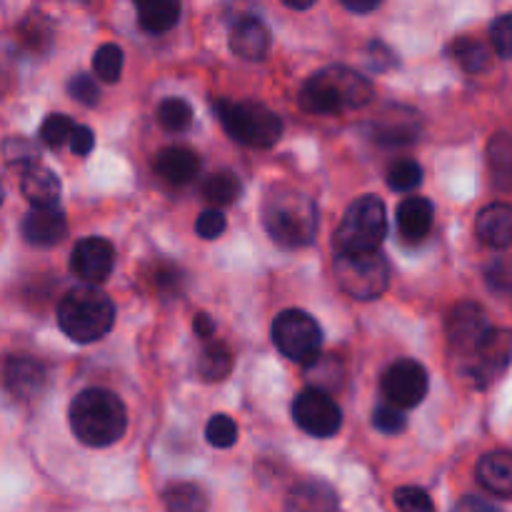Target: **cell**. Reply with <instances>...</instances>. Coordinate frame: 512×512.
<instances>
[{"instance_id": "5b68a950", "label": "cell", "mask_w": 512, "mask_h": 512, "mask_svg": "<svg viewBox=\"0 0 512 512\" xmlns=\"http://www.w3.org/2000/svg\"><path fill=\"white\" fill-rule=\"evenodd\" d=\"M213 108L225 133L238 143L250 145V148H273L283 135L280 115L263 103L218 98Z\"/></svg>"}, {"instance_id": "ba28073f", "label": "cell", "mask_w": 512, "mask_h": 512, "mask_svg": "<svg viewBox=\"0 0 512 512\" xmlns=\"http://www.w3.org/2000/svg\"><path fill=\"white\" fill-rule=\"evenodd\" d=\"M273 343L280 353L288 360L298 365H313L320 358V348H323V330H320L318 320L310 313L298 308L283 310L278 318L273 320Z\"/></svg>"}, {"instance_id": "8fae6325", "label": "cell", "mask_w": 512, "mask_h": 512, "mask_svg": "<svg viewBox=\"0 0 512 512\" xmlns=\"http://www.w3.org/2000/svg\"><path fill=\"white\" fill-rule=\"evenodd\" d=\"M430 388L428 370L418 360H395L380 378V393L400 410L418 408Z\"/></svg>"}, {"instance_id": "277c9868", "label": "cell", "mask_w": 512, "mask_h": 512, "mask_svg": "<svg viewBox=\"0 0 512 512\" xmlns=\"http://www.w3.org/2000/svg\"><path fill=\"white\" fill-rule=\"evenodd\" d=\"M58 325L73 343L103 340L115 325V305L98 285L68 290L58 303Z\"/></svg>"}, {"instance_id": "9a60e30c", "label": "cell", "mask_w": 512, "mask_h": 512, "mask_svg": "<svg viewBox=\"0 0 512 512\" xmlns=\"http://www.w3.org/2000/svg\"><path fill=\"white\" fill-rule=\"evenodd\" d=\"M20 230H23L25 243L35 245V248H53L68 235V220H65L63 210H58V205L33 208L23 218Z\"/></svg>"}, {"instance_id": "d4e9b609", "label": "cell", "mask_w": 512, "mask_h": 512, "mask_svg": "<svg viewBox=\"0 0 512 512\" xmlns=\"http://www.w3.org/2000/svg\"><path fill=\"white\" fill-rule=\"evenodd\" d=\"M488 170L498 190H512V135L498 133L488 143Z\"/></svg>"}, {"instance_id": "c3c4849f", "label": "cell", "mask_w": 512, "mask_h": 512, "mask_svg": "<svg viewBox=\"0 0 512 512\" xmlns=\"http://www.w3.org/2000/svg\"><path fill=\"white\" fill-rule=\"evenodd\" d=\"M340 3L345 5V8L350 10V13H358V15H365V13H373L375 8H378L383 0H340Z\"/></svg>"}, {"instance_id": "f1b7e54d", "label": "cell", "mask_w": 512, "mask_h": 512, "mask_svg": "<svg viewBox=\"0 0 512 512\" xmlns=\"http://www.w3.org/2000/svg\"><path fill=\"white\" fill-rule=\"evenodd\" d=\"M158 123L168 133H185L193 125V108L183 98H165L158 105Z\"/></svg>"}, {"instance_id": "d6986e66", "label": "cell", "mask_w": 512, "mask_h": 512, "mask_svg": "<svg viewBox=\"0 0 512 512\" xmlns=\"http://www.w3.org/2000/svg\"><path fill=\"white\" fill-rule=\"evenodd\" d=\"M478 483L490 495L512 500V453L510 450H490L478 460Z\"/></svg>"}, {"instance_id": "6da1fadb", "label": "cell", "mask_w": 512, "mask_h": 512, "mask_svg": "<svg viewBox=\"0 0 512 512\" xmlns=\"http://www.w3.org/2000/svg\"><path fill=\"white\" fill-rule=\"evenodd\" d=\"M263 228L268 238L283 250H300L315 243L318 235V205L303 190L290 185H275L265 193Z\"/></svg>"}, {"instance_id": "f546056e", "label": "cell", "mask_w": 512, "mask_h": 512, "mask_svg": "<svg viewBox=\"0 0 512 512\" xmlns=\"http://www.w3.org/2000/svg\"><path fill=\"white\" fill-rule=\"evenodd\" d=\"M203 195L213 208H223L238 200L240 183L233 173H215L203 183Z\"/></svg>"}, {"instance_id": "d590c367", "label": "cell", "mask_w": 512, "mask_h": 512, "mask_svg": "<svg viewBox=\"0 0 512 512\" xmlns=\"http://www.w3.org/2000/svg\"><path fill=\"white\" fill-rule=\"evenodd\" d=\"M73 128H75V123L68 118V115L53 113L43 120V125H40V140H43L48 148L58 150L68 143Z\"/></svg>"}, {"instance_id": "60d3db41", "label": "cell", "mask_w": 512, "mask_h": 512, "mask_svg": "<svg viewBox=\"0 0 512 512\" xmlns=\"http://www.w3.org/2000/svg\"><path fill=\"white\" fill-rule=\"evenodd\" d=\"M68 93H70V98L75 100V103L85 105V108H93V105L98 103V98H100L98 83H95L93 75H88V73L73 75V78H70V83H68Z\"/></svg>"}, {"instance_id": "7a4b0ae2", "label": "cell", "mask_w": 512, "mask_h": 512, "mask_svg": "<svg viewBox=\"0 0 512 512\" xmlns=\"http://www.w3.org/2000/svg\"><path fill=\"white\" fill-rule=\"evenodd\" d=\"M375 90L365 75L345 65H328L310 75L300 88V108L313 115H340L365 108Z\"/></svg>"}, {"instance_id": "2e32d148", "label": "cell", "mask_w": 512, "mask_h": 512, "mask_svg": "<svg viewBox=\"0 0 512 512\" xmlns=\"http://www.w3.org/2000/svg\"><path fill=\"white\" fill-rule=\"evenodd\" d=\"M270 45H273V38H270L268 25L253 15H245L230 28V50L240 60H250V63L265 60V55L270 53Z\"/></svg>"}, {"instance_id": "ab89813d", "label": "cell", "mask_w": 512, "mask_h": 512, "mask_svg": "<svg viewBox=\"0 0 512 512\" xmlns=\"http://www.w3.org/2000/svg\"><path fill=\"white\" fill-rule=\"evenodd\" d=\"M373 425L375 430H380L383 435H400L405 430V425H408V420H405V413L400 408H395V405L385 403V405H378L373 413Z\"/></svg>"}, {"instance_id": "ee69618b", "label": "cell", "mask_w": 512, "mask_h": 512, "mask_svg": "<svg viewBox=\"0 0 512 512\" xmlns=\"http://www.w3.org/2000/svg\"><path fill=\"white\" fill-rule=\"evenodd\" d=\"M68 143H70V150H73L75 155L85 158V155H90V150L95 148L93 130H90L88 125H75L73 133H70Z\"/></svg>"}, {"instance_id": "603a6c76", "label": "cell", "mask_w": 512, "mask_h": 512, "mask_svg": "<svg viewBox=\"0 0 512 512\" xmlns=\"http://www.w3.org/2000/svg\"><path fill=\"white\" fill-rule=\"evenodd\" d=\"M418 113L413 110H390L383 113L378 125H373V138L383 145H410L418 140Z\"/></svg>"}, {"instance_id": "4fadbf2b", "label": "cell", "mask_w": 512, "mask_h": 512, "mask_svg": "<svg viewBox=\"0 0 512 512\" xmlns=\"http://www.w3.org/2000/svg\"><path fill=\"white\" fill-rule=\"evenodd\" d=\"M488 330V315H485V310L480 308L478 303H473V300H465V303L455 305L448 313V320H445L448 343L458 358L468 353V350H473Z\"/></svg>"}, {"instance_id": "7402d4cb", "label": "cell", "mask_w": 512, "mask_h": 512, "mask_svg": "<svg viewBox=\"0 0 512 512\" xmlns=\"http://www.w3.org/2000/svg\"><path fill=\"white\" fill-rule=\"evenodd\" d=\"M338 493L323 480H303L288 493V512H335Z\"/></svg>"}, {"instance_id": "cb8c5ba5", "label": "cell", "mask_w": 512, "mask_h": 512, "mask_svg": "<svg viewBox=\"0 0 512 512\" xmlns=\"http://www.w3.org/2000/svg\"><path fill=\"white\" fill-rule=\"evenodd\" d=\"M180 10H183L180 0H135L140 28L153 35L173 30L180 20Z\"/></svg>"}, {"instance_id": "52a82bcc", "label": "cell", "mask_w": 512, "mask_h": 512, "mask_svg": "<svg viewBox=\"0 0 512 512\" xmlns=\"http://www.w3.org/2000/svg\"><path fill=\"white\" fill-rule=\"evenodd\" d=\"M335 283L353 300H375L388 290L390 265L378 250L370 253H338L333 263Z\"/></svg>"}, {"instance_id": "9c48e42d", "label": "cell", "mask_w": 512, "mask_h": 512, "mask_svg": "<svg viewBox=\"0 0 512 512\" xmlns=\"http://www.w3.org/2000/svg\"><path fill=\"white\" fill-rule=\"evenodd\" d=\"M512 363V330L490 328L480 343L460 355V370L475 388L493 385Z\"/></svg>"}, {"instance_id": "7dc6e473", "label": "cell", "mask_w": 512, "mask_h": 512, "mask_svg": "<svg viewBox=\"0 0 512 512\" xmlns=\"http://www.w3.org/2000/svg\"><path fill=\"white\" fill-rule=\"evenodd\" d=\"M193 330L200 340H213L215 335V323L208 313H198L193 320Z\"/></svg>"}, {"instance_id": "836d02e7", "label": "cell", "mask_w": 512, "mask_h": 512, "mask_svg": "<svg viewBox=\"0 0 512 512\" xmlns=\"http://www.w3.org/2000/svg\"><path fill=\"white\" fill-rule=\"evenodd\" d=\"M423 183V168L415 160H398L388 170V185L395 193H413Z\"/></svg>"}, {"instance_id": "5bb4252c", "label": "cell", "mask_w": 512, "mask_h": 512, "mask_svg": "<svg viewBox=\"0 0 512 512\" xmlns=\"http://www.w3.org/2000/svg\"><path fill=\"white\" fill-rule=\"evenodd\" d=\"M3 383L15 400L30 403L48 385V368L40 360L28 358V355H13V358L5 360Z\"/></svg>"}, {"instance_id": "e575fe53", "label": "cell", "mask_w": 512, "mask_h": 512, "mask_svg": "<svg viewBox=\"0 0 512 512\" xmlns=\"http://www.w3.org/2000/svg\"><path fill=\"white\" fill-rule=\"evenodd\" d=\"M205 440H208L213 448L228 450L238 443V425L230 415H213L208 420V428H205Z\"/></svg>"}, {"instance_id": "4dcf8cb0", "label": "cell", "mask_w": 512, "mask_h": 512, "mask_svg": "<svg viewBox=\"0 0 512 512\" xmlns=\"http://www.w3.org/2000/svg\"><path fill=\"white\" fill-rule=\"evenodd\" d=\"M123 63V50L115 43L100 45L93 53V73L98 75L103 83H115V80L120 78V73H123Z\"/></svg>"}, {"instance_id": "bcb514c9", "label": "cell", "mask_w": 512, "mask_h": 512, "mask_svg": "<svg viewBox=\"0 0 512 512\" xmlns=\"http://www.w3.org/2000/svg\"><path fill=\"white\" fill-rule=\"evenodd\" d=\"M370 55H375V58H370V65L375 70H388L395 65V55L383 43H370Z\"/></svg>"}, {"instance_id": "ac0fdd59", "label": "cell", "mask_w": 512, "mask_h": 512, "mask_svg": "<svg viewBox=\"0 0 512 512\" xmlns=\"http://www.w3.org/2000/svg\"><path fill=\"white\" fill-rule=\"evenodd\" d=\"M20 173V193L33 208H50L60 200V180L45 165L33 163L18 170Z\"/></svg>"}, {"instance_id": "f6af8a7d", "label": "cell", "mask_w": 512, "mask_h": 512, "mask_svg": "<svg viewBox=\"0 0 512 512\" xmlns=\"http://www.w3.org/2000/svg\"><path fill=\"white\" fill-rule=\"evenodd\" d=\"M450 512H503V510L495 508V505L488 503V500L478 498V495H465V498H460L458 503L453 505V510Z\"/></svg>"}, {"instance_id": "8992f818", "label": "cell", "mask_w": 512, "mask_h": 512, "mask_svg": "<svg viewBox=\"0 0 512 512\" xmlns=\"http://www.w3.org/2000/svg\"><path fill=\"white\" fill-rule=\"evenodd\" d=\"M385 235H388L385 203L375 195H360L345 210L333 235V245L338 253H370L383 245Z\"/></svg>"}, {"instance_id": "4316f807", "label": "cell", "mask_w": 512, "mask_h": 512, "mask_svg": "<svg viewBox=\"0 0 512 512\" xmlns=\"http://www.w3.org/2000/svg\"><path fill=\"white\" fill-rule=\"evenodd\" d=\"M168 512H208V495L195 483H175L165 490Z\"/></svg>"}, {"instance_id": "7c38bea8", "label": "cell", "mask_w": 512, "mask_h": 512, "mask_svg": "<svg viewBox=\"0 0 512 512\" xmlns=\"http://www.w3.org/2000/svg\"><path fill=\"white\" fill-rule=\"evenodd\" d=\"M115 268V248L105 238H83L70 253V273L88 285H100Z\"/></svg>"}, {"instance_id": "3957f363", "label": "cell", "mask_w": 512, "mask_h": 512, "mask_svg": "<svg viewBox=\"0 0 512 512\" xmlns=\"http://www.w3.org/2000/svg\"><path fill=\"white\" fill-rule=\"evenodd\" d=\"M70 430L88 448L115 445L128 430L125 403L105 388H88L70 403Z\"/></svg>"}, {"instance_id": "74e56055", "label": "cell", "mask_w": 512, "mask_h": 512, "mask_svg": "<svg viewBox=\"0 0 512 512\" xmlns=\"http://www.w3.org/2000/svg\"><path fill=\"white\" fill-rule=\"evenodd\" d=\"M393 500L400 512H435L430 495L423 488H415V485H403V488L395 490Z\"/></svg>"}, {"instance_id": "83f0119b", "label": "cell", "mask_w": 512, "mask_h": 512, "mask_svg": "<svg viewBox=\"0 0 512 512\" xmlns=\"http://www.w3.org/2000/svg\"><path fill=\"white\" fill-rule=\"evenodd\" d=\"M450 58L465 70V73H480L490 65L488 45L475 38H458L450 45Z\"/></svg>"}, {"instance_id": "ffe728a7", "label": "cell", "mask_w": 512, "mask_h": 512, "mask_svg": "<svg viewBox=\"0 0 512 512\" xmlns=\"http://www.w3.org/2000/svg\"><path fill=\"white\" fill-rule=\"evenodd\" d=\"M200 170V158L190 148H165L160 150L158 158H155V173L160 180H165L168 185H188L190 180H195Z\"/></svg>"}, {"instance_id": "1f68e13d", "label": "cell", "mask_w": 512, "mask_h": 512, "mask_svg": "<svg viewBox=\"0 0 512 512\" xmlns=\"http://www.w3.org/2000/svg\"><path fill=\"white\" fill-rule=\"evenodd\" d=\"M3 158L10 168L20 170L25 165L40 163V148L33 143V140L23 138V135H10V138L3 140Z\"/></svg>"}, {"instance_id": "484cf974", "label": "cell", "mask_w": 512, "mask_h": 512, "mask_svg": "<svg viewBox=\"0 0 512 512\" xmlns=\"http://www.w3.org/2000/svg\"><path fill=\"white\" fill-rule=\"evenodd\" d=\"M233 363L235 358L228 345L220 340H205V348L200 350L198 358V373L205 383H220L230 375Z\"/></svg>"}, {"instance_id": "8d00e7d4", "label": "cell", "mask_w": 512, "mask_h": 512, "mask_svg": "<svg viewBox=\"0 0 512 512\" xmlns=\"http://www.w3.org/2000/svg\"><path fill=\"white\" fill-rule=\"evenodd\" d=\"M150 280H153V288L158 290L160 295H170V298H178L183 295L185 288V273L180 268L170 263H158L150 273Z\"/></svg>"}, {"instance_id": "44dd1931", "label": "cell", "mask_w": 512, "mask_h": 512, "mask_svg": "<svg viewBox=\"0 0 512 512\" xmlns=\"http://www.w3.org/2000/svg\"><path fill=\"white\" fill-rule=\"evenodd\" d=\"M435 210L428 198L410 195L398 205V230L408 243H420L433 230Z\"/></svg>"}, {"instance_id": "e0dca14e", "label": "cell", "mask_w": 512, "mask_h": 512, "mask_svg": "<svg viewBox=\"0 0 512 512\" xmlns=\"http://www.w3.org/2000/svg\"><path fill=\"white\" fill-rule=\"evenodd\" d=\"M475 235L485 248L508 250L512 245V205L493 203L475 218Z\"/></svg>"}, {"instance_id": "f35d334b", "label": "cell", "mask_w": 512, "mask_h": 512, "mask_svg": "<svg viewBox=\"0 0 512 512\" xmlns=\"http://www.w3.org/2000/svg\"><path fill=\"white\" fill-rule=\"evenodd\" d=\"M485 283L493 293L512 295V255H505V258L490 263V268L485 270Z\"/></svg>"}, {"instance_id": "f907efd6", "label": "cell", "mask_w": 512, "mask_h": 512, "mask_svg": "<svg viewBox=\"0 0 512 512\" xmlns=\"http://www.w3.org/2000/svg\"><path fill=\"white\" fill-rule=\"evenodd\" d=\"M3 198H5V190H3V183H0V205H3Z\"/></svg>"}, {"instance_id": "b9f144b4", "label": "cell", "mask_w": 512, "mask_h": 512, "mask_svg": "<svg viewBox=\"0 0 512 512\" xmlns=\"http://www.w3.org/2000/svg\"><path fill=\"white\" fill-rule=\"evenodd\" d=\"M490 43H493L495 53L500 58L512 60V13L500 15L493 25H490Z\"/></svg>"}, {"instance_id": "7bdbcfd3", "label": "cell", "mask_w": 512, "mask_h": 512, "mask_svg": "<svg viewBox=\"0 0 512 512\" xmlns=\"http://www.w3.org/2000/svg\"><path fill=\"white\" fill-rule=\"evenodd\" d=\"M225 228H228V220H225V215L220 213L218 208L205 210V213L195 220V233H198L203 240L220 238V235L225 233Z\"/></svg>"}, {"instance_id": "30bf717a", "label": "cell", "mask_w": 512, "mask_h": 512, "mask_svg": "<svg viewBox=\"0 0 512 512\" xmlns=\"http://www.w3.org/2000/svg\"><path fill=\"white\" fill-rule=\"evenodd\" d=\"M293 420L310 438H333L343 428V410L323 388H308L295 398Z\"/></svg>"}, {"instance_id": "d6a6232c", "label": "cell", "mask_w": 512, "mask_h": 512, "mask_svg": "<svg viewBox=\"0 0 512 512\" xmlns=\"http://www.w3.org/2000/svg\"><path fill=\"white\" fill-rule=\"evenodd\" d=\"M20 40H23L28 50L43 53V50H48L50 40H53V25H50V20L43 13H33L20 25Z\"/></svg>"}, {"instance_id": "681fc988", "label": "cell", "mask_w": 512, "mask_h": 512, "mask_svg": "<svg viewBox=\"0 0 512 512\" xmlns=\"http://www.w3.org/2000/svg\"><path fill=\"white\" fill-rule=\"evenodd\" d=\"M283 5H288V8L293 10H308L310 5H315V0H280Z\"/></svg>"}]
</instances>
